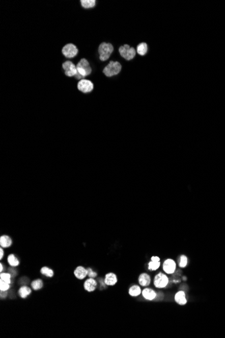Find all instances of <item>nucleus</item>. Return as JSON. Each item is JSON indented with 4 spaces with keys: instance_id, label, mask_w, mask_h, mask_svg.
I'll return each instance as SVG.
<instances>
[{
    "instance_id": "nucleus-1",
    "label": "nucleus",
    "mask_w": 225,
    "mask_h": 338,
    "mask_svg": "<svg viewBox=\"0 0 225 338\" xmlns=\"http://www.w3.org/2000/svg\"><path fill=\"white\" fill-rule=\"evenodd\" d=\"M113 51V47L111 43H102L99 45V58L102 62L107 61L110 58V56Z\"/></svg>"
},
{
    "instance_id": "nucleus-2",
    "label": "nucleus",
    "mask_w": 225,
    "mask_h": 338,
    "mask_svg": "<svg viewBox=\"0 0 225 338\" xmlns=\"http://www.w3.org/2000/svg\"><path fill=\"white\" fill-rule=\"evenodd\" d=\"M121 65L119 62L111 61L109 64L104 68L103 73L107 77H112L113 76L117 75L121 72Z\"/></svg>"
},
{
    "instance_id": "nucleus-3",
    "label": "nucleus",
    "mask_w": 225,
    "mask_h": 338,
    "mask_svg": "<svg viewBox=\"0 0 225 338\" xmlns=\"http://www.w3.org/2000/svg\"><path fill=\"white\" fill-rule=\"evenodd\" d=\"M77 72L78 74H80L81 76L85 78L87 76L90 75L92 72V69L90 68V64L88 62V60H86L85 58L81 59L80 62L78 63L76 66Z\"/></svg>"
},
{
    "instance_id": "nucleus-4",
    "label": "nucleus",
    "mask_w": 225,
    "mask_h": 338,
    "mask_svg": "<svg viewBox=\"0 0 225 338\" xmlns=\"http://www.w3.org/2000/svg\"><path fill=\"white\" fill-rule=\"evenodd\" d=\"M119 51L121 56H122L126 60H132L135 56V54H136V51H135L134 48L130 47V45H128L121 46L119 48Z\"/></svg>"
},
{
    "instance_id": "nucleus-5",
    "label": "nucleus",
    "mask_w": 225,
    "mask_h": 338,
    "mask_svg": "<svg viewBox=\"0 0 225 338\" xmlns=\"http://www.w3.org/2000/svg\"><path fill=\"white\" fill-rule=\"evenodd\" d=\"M78 53V49H77L76 45H73L72 43L67 44L64 46L62 49V53L67 58H72L76 56Z\"/></svg>"
},
{
    "instance_id": "nucleus-6",
    "label": "nucleus",
    "mask_w": 225,
    "mask_h": 338,
    "mask_svg": "<svg viewBox=\"0 0 225 338\" xmlns=\"http://www.w3.org/2000/svg\"><path fill=\"white\" fill-rule=\"evenodd\" d=\"M94 89V85L90 81L86 79L80 80L78 83V89L84 93H90Z\"/></svg>"
},
{
    "instance_id": "nucleus-7",
    "label": "nucleus",
    "mask_w": 225,
    "mask_h": 338,
    "mask_svg": "<svg viewBox=\"0 0 225 338\" xmlns=\"http://www.w3.org/2000/svg\"><path fill=\"white\" fill-rule=\"evenodd\" d=\"M63 70H65V74L69 77L75 76L77 74L76 66H75L74 63L71 61H66L62 64Z\"/></svg>"
},
{
    "instance_id": "nucleus-8",
    "label": "nucleus",
    "mask_w": 225,
    "mask_h": 338,
    "mask_svg": "<svg viewBox=\"0 0 225 338\" xmlns=\"http://www.w3.org/2000/svg\"><path fill=\"white\" fill-rule=\"evenodd\" d=\"M168 283V279L165 275L159 273L155 276L154 280V284L158 288H163L167 285Z\"/></svg>"
},
{
    "instance_id": "nucleus-9",
    "label": "nucleus",
    "mask_w": 225,
    "mask_h": 338,
    "mask_svg": "<svg viewBox=\"0 0 225 338\" xmlns=\"http://www.w3.org/2000/svg\"><path fill=\"white\" fill-rule=\"evenodd\" d=\"M176 269V263L173 259H167L163 263V270L168 274L173 273Z\"/></svg>"
},
{
    "instance_id": "nucleus-10",
    "label": "nucleus",
    "mask_w": 225,
    "mask_h": 338,
    "mask_svg": "<svg viewBox=\"0 0 225 338\" xmlns=\"http://www.w3.org/2000/svg\"><path fill=\"white\" fill-rule=\"evenodd\" d=\"M74 275L78 279L83 280L86 278V276H88V270L86 269L84 267L79 266L74 271Z\"/></svg>"
},
{
    "instance_id": "nucleus-11",
    "label": "nucleus",
    "mask_w": 225,
    "mask_h": 338,
    "mask_svg": "<svg viewBox=\"0 0 225 338\" xmlns=\"http://www.w3.org/2000/svg\"><path fill=\"white\" fill-rule=\"evenodd\" d=\"M84 288L88 291H93L96 289L97 283L93 278H90L84 282Z\"/></svg>"
},
{
    "instance_id": "nucleus-12",
    "label": "nucleus",
    "mask_w": 225,
    "mask_h": 338,
    "mask_svg": "<svg viewBox=\"0 0 225 338\" xmlns=\"http://www.w3.org/2000/svg\"><path fill=\"white\" fill-rule=\"evenodd\" d=\"M143 296L145 298L146 300L148 301H153L157 297V294L153 289L150 288H146L142 291Z\"/></svg>"
},
{
    "instance_id": "nucleus-13",
    "label": "nucleus",
    "mask_w": 225,
    "mask_h": 338,
    "mask_svg": "<svg viewBox=\"0 0 225 338\" xmlns=\"http://www.w3.org/2000/svg\"><path fill=\"white\" fill-rule=\"evenodd\" d=\"M117 282V278L115 274L113 273H109L106 275L105 279V284L108 285H113Z\"/></svg>"
},
{
    "instance_id": "nucleus-14",
    "label": "nucleus",
    "mask_w": 225,
    "mask_h": 338,
    "mask_svg": "<svg viewBox=\"0 0 225 338\" xmlns=\"http://www.w3.org/2000/svg\"><path fill=\"white\" fill-rule=\"evenodd\" d=\"M175 300L180 305H184L187 303V300L185 298V294L184 291H180L175 294Z\"/></svg>"
},
{
    "instance_id": "nucleus-15",
    "label": "nucleus",
    "mask_w": 225,
    "mask_h": 338,
    "mask_svg": "<svg viewBox=\"0 0 225 338\" xmlns=\"http://www.w3.org/2000/svg\"><path fill=\"white\" fill-rule=\"evenodd\" d=\"M138 281L139 284L142 286H147L150 283V277L146 273H142L139 276Z\"/></svg>"
},
{
    "instance_id": "nucleus-16",
    "label": "nucleus",
    "mask_w": 225,
    "mask_h": 338,
    "mask_svg": "<svg viewBox=\"0 0 225 338\" xmlns=\"http://www.w3.org/2000/svg\"><path fill=\"white\" fill-rule=\"evenodd\" d=\"M12 243V239L10 238V236L3 235V236H1V238H0V245H1V247L8 248L11 246Z\"/></svg>"
},
{
    "instance_id": "nucleus-17",
    "label": "nucleus",
    "mask_w": 225,
    "mask_h": 338,
    "mask_svg": "<svg viewBox=\"0 0 225 338\" xmlns=\"http://www.w3.org/2000/svg\"><path fill=\"white\" fill-rule=\"evenodd\" d=\"M137 53L139 56H144L148 51V45L146 43H141L139 44L137 47Z\"/></svg>"
},
{
    "instance_id": "nucleus-18",
    "label": "nucleus",
    "mask_w": 225,
    "mask_h": 338,
    "mask_svg": "<svg viewBox=\"0 0 225 338\" xmlns=\"http://www.w3.org/2000/svg\"><path fill=\"white\" fill-rule=\"evenodd\" d=\"M18 293H19V295L22 298H25L28 295H30V294H31V289L28 287L23 286L20 287L19 291H18Z\"/></svg>"
},
{
    "instance_id": "nucleus-19",
    "label": "nucleus",
    "mask_w": 225,
    "mask_h": 338,
    "mask_svg": "<svg viewBox=\"0 0 225 338\" xmlns=\"http://www.w3.org/2000/svg\"><path fill=\"white\" fill-rule=\"evenodd\" d=\"M81 5L84 8H94L96 6L95 0H81Z\"/></svg>"
},
{
    "instance_id": "nucleus-20",
    "label": "nucleus",
    "mask_w": 225,
    "mask_h": 338,
    "mask_svg": "<svg viewBox=\"0 0 225 338\" xmlns=\"http://www.w3.org/2000/svg\"><path fill=\"white\" fill-rule=\"evenodd\" d=\"M129 294L132 296H137L141 294V289L140 287L137 285H134L132 286L129 289Z\"/></svg>"
},
{
    "instance_id": "nucleus-21",
    "label": "nucleus",
    "mask_w": 225,
    "mask_h": 338,
    "mask_svg": "<svg viewBox=\"0 0 225 338\" xmlns=\"http://www.w3.org/2000/svg\"><path fill=\"white\" fill-rule=\"evenodd\" d=\"M8 261L10 265L12 267L18 266L19 264V261L14 255H10L8 257Z\"/></svg>"
},
{
    "instance_id": "nucleus-22",
    "label": "nucleus",
    "mask_w": 225,
    "mask_h": 338,
    "mask_svg": "<svg viewBox=\"0 0 225 338\" xmlns=\"http://www.w3.org/2000/svg\"><path fill=\"white\" fill-rule=\"evenodd\" d=\"M160 265V261H152L148 263V269L151 271H155L159 268Z\"/></svg>"
},
{
    "instance_id": "nucleus-23",
    "label": "nucleus",
    "mask_w": 225,
    "mask_h": 338,
    "mask_svg": "<svg viewBox=\"0 0 225 338\" xmlns=\"http://www.w3.org/2000/svg\"><path fill=\"white\" fill-rule=\"evenodd\" d=\"M43 285V282L41 280H35L31 283V286H32V287L35 289V290H37V289L42 288Z\"/></svg>"
},
{
    "instance_id": "nucleus-24",
    "label": "nucleus",
    "mask_w": 225,
    "mask_h": 338,
    "mask_svg": "<svg viewBox=\"0 0 225 338\" xmlns=\"http://www.w3.org/2000/svg\"><path fill=\"white\" fill-rule=\"evenodd\" d=\"M41 273L42 274L45 275V276L49 277V278H51V277L53 276V271H52L51 269H50L49 268L47 267H43L41 269Z\"/></svg>"
},
{
    "instance_id": "nucleus-25",
    "label": "nucleus",
    "mask_w": 225,
    "mask_h": 338,
    "mask_svg": "<svg viewBox=\"0 0 225 338\" xmlns=\"http://www.w3.org/2000/svg\"><path fill=\"white\" fill-rule=\"evenodd\" d=\"M0 278H1V280L3 281V282H7L8 283H11V276L10 273H1L0 275Z\"/></svg>"
},
{
    "instance_id": "nucleus-26",
    "label": "nucleus",
    "mask_w": 225,
    "mask_h": 338,
    "mask_svg": "<svg viewBox=\"0 0 225 338\" xmlns=\"http://www.w3.org/2000/svg\"><path fill=\"white\" fill-rule=\"evenodd\" d=\"M187 264V258L186 256L181 255L179 259V267L181 268H184L186 267Z\"/></svg>"
},
{
    "instance_id": "nucleus-27",
    "label": "nucleus",
    "mask_w": 225,
    "mask_h": 338,
    "mask_svg": "<svg viewBox=\"0 0 225 338\" xmlns=\"http://www.w3.org/2000/svg\"><path fill=\"white\" fill-rule=\"evenodd\" d=\"M9 288H10V283L3 282V281H2V280L0 281V289H1V291H7Z\"/></svg>"
},
{
    "instance_id": "nucleus-28",
    "label": "nucleus",
    "mask_w": 225,
    "mask_h": 338,
    "mask_svg": "<svg viewBox=\"0 0 225 338\" xmlns=\"http://www.w3.org/2000/svg\"><path fill=\"white\" fill-rule=\"evenodd\" d=\"M87 270H88V276H89V278H95V277L97 276V273L94 272L90 268H88Z\"/></svg>"
},
{
    "instance_id": "nucleus-29",
    "label": "nucleus",
    "mask_w": 225,
    "mask_h": 338,
    "mask_svg": "<svg viewBox=\"0 0 225 338\" xmlns=\"http://www.w3.org/2000/svg\"><path fill=\"white\" fill-rule=\"evenodd\" d=\"M3 257V250L1 248H0V259H2V258Z\"/></svg>"
},
{
    "instance_id": "nucleus-30",
    "label": "nucleus",
    "mask_w": 225,
    "mask_h": 338,
    "mask_svg": "<svg viewBox=\"0 0 225 338\" xmlns=\"http://www.w3.org/2000/svg\"><path fill=\"white\" fill-rule=\"evenodd\" d=\"M152 261H160V258L158 257H153L151 258Z\"/></svg>"
},
{
    "instance_id": "nucleus-31",
    "label": "nucleus",
    "mask_w": 225,
    "mask_h": 338,
    "mask_svg": "<svg viewBox=\"0 0 225 338\" xmlns=\"http://www.w3.org/2000/svg\"><path fill=\"white\" fill-rule=\"evenodd\" d=\"M2 271H3V265H2V264H0V271L2 272Z\"/></svg>"
}]
</instances>
